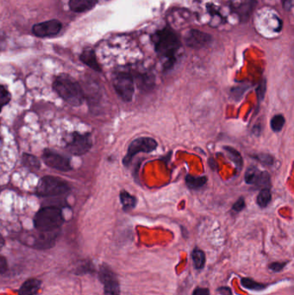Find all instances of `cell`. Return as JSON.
<instances>
[{"mask_svg":"<svg viewBox=\"0 0 294 295\" xmlns=\"http://www.w3.org/2000/svg\"><path fill=\"white\" fill-rule=\"evenodd\" d=\"M154 49L163 61L166 69L172 68L176 61L175 55L180 48L179 37L169 28L158 30L152 36Z\"/></svg>","mask_w":294,"mask_h":295,"instance_id":"cell-1","label":"cell"},{"mask_svg":"<svg viewBox=\"0 0 294 295\" xmlns=\"http://www.w3.org/2000/svg\"><path fill=\"white\" fill-rule=\"evenodd\" d=\"M54 92L72 106H80L85 98L82 87L72 76L61 74L56 76L53 83Z\"/></svg>","mask_w":294,"mask_h":295,"instance_id":"cell-2","label":"cell"},{"mask_svg":"<svg viewBox=\"0 0 294 295\" xmlns=\"http://www.w3.org/2000/svg\"><path fill=\"white\" fill-rule=\"evenodd\" d=\"M64 223V217L61 209L49 205L40 209L34 217V227L37 231L44 233L58 232Z\"/></svg>","mask_w":294,"mask_h":295,"instance_id":"cell-3","label":"cell"},{"mask_svg":"<svg viewBox=\"0 0 294 295\" xmlns=\"http://www.w3.org/2000/svg\"><path fill=\"white\" fill-rule=\"evenodd\" d=\"M69 191L70 187L66 180L57 177L46 175L43 176L37 184L36 194L42 198H48L65 195Z\"/></svg>","mask_w":294,"mask_h":295,"instance_id":"cell-4","label":"cell"},{"mask_svg":"<svg viewBox=\"0 0 294 295\" xmlns=\"http://www.w3.org/2000/svg\"><path fill=\"white\" fill-rule=\"evenodd\" d=\"M112 85L116 94L123 102L132 100L135 93V84L131 74L127 71H118L112 75Z\"/></svg>","mask_w":294,"mask_h":295,"instance_id":"cell-5","label":"cell"},{"mask_svg":"<svg viewBox=\"0 0 294 295\" xmlns=\"http://www.w3.org/2000/svg\"><path fill=\"white\" fill-rule=\"evenodd\" d=\"M158 144L154 138L141 137L136 138L129 144L126 155L122 159V164L129 167L133 158L139 153H151L156 149Z\"/></svg>","mask_w":294,"mask_h":295,"instance_id":"cell-6","label":"cell"},{"mask_svg":"<svg viewBox=\"0 0 294 295\" xmlns=\"http://www.w3.org/2000/svg\"><path fill=\"white\" fill-rule=\"evenodd\" d=\"M98 279L104 286V295H121L119 277L107 264L104 263L99 267Z\"/></svg>","mask_w":294,"mask_h":295,"instance_id":"cell-7","label":"cell"},{"mask_svg":"<svg viewBox=\"0 0 294 295\" xmlns=\"http://www.w3.org/2000/svg\"><path fill=\"white\" fill-rule=\"evenodd\" d=\"M92 147H93V140L91 137V134L74 132L71 135V138L68 142L65 148L71 155L79 156L86 154Z\"/></svg>","mask_w":294,"mask_h":295,"instance_id":"cell-8","label":"cell"},{"mask_svg":"<svg viewBox=\"0 0 294 295\" xmlns=\"http://www.w3.org/2000/svg\"><path fill=\"white\" fill-rule=\"evenodd\" d=\"M42 158L43 162L51 169L61 172H69L72 170L70 159L49 148L43 150Z\"/></svg>","mask_w":294,"mask_h":295,"instance_id":"cell-9","label":"cell"},{"mask_svg":"<svg viewBox=\"0 0 294 295\" xmlns=\"http://www.w3.org/2000/svg\"><path fill=\"white\" fill-rule=\"evenodd\" d=\"M62 25L56 19L36 24L32 27V33L37 37H51L61 31Z\"/></svg>","mask_w":294,"mask_h":295,"instance_id":"cell-10","label":"cell"},{"mask_svg":"<svg viewBox=\"0 0 294 295\" xmlns=\"http://www.w3.org/2000/svg\"><path fill=\"white\" fill-rule=\"evenodd\" d=\"M185 44L192 49H201L212 42V36L198 29H190L185 36Z\"/></svg>","mask_w":294,"mask_h":295,"instance_id":"cell-11","label":"cell"},{"mask_svg":"<svg viewBox=\"0 0 294 295\" xmlns=\"http://www.w3.org/2000/svg\"><path fill=\"white\" fill-rule=\"evenodd\" d=\"M256 5V0H233L231 9L233 10L242 21H247L251 17Z\"/></svg>","mask_w":294,"mask_h":295,"instance_id":"cell-12","label":"cell"},{"mask_svg":"<svg viewBox=\"0 0 294 295\" xmlns=\"http://www.w3.org/2000/svg\"><path fill=\"white\" fill-rule=\"evenodd\" d=\"M42 286V281L36 278L26 280L18 290V295H36Z\"/></svg>","mask_w":294,"mask_h":295,"instance_id":"cell-13","label":"cell"},{"mask_svg":"<svg viewBox=\"0 0 294 295\" xmlns=\"http://www.w3.org/2000/svg\"><path fill=\"white\" fill-rule=\"evenodd\" d=\"M79 59L84 64H86L87 67H89L90 69H93L94 71L99 73L102 71L100 65L98 62L95 52L93 49H85L80 54Z\"/></svg>","mask_w":294,"mask_h":295,"instance_id":"cell-14","label":"cell"},{"mask_svg":"<svg viewBox=\"0 0 294 295\" xmlns=\"http://www.w3.org/2000/svg\"><path fill=\"white\" fill-rule=\"evenodd\" d=\"M98 0H69V8L76 13H83L92 10Z\"/></svg>","mask_w":294,"mask_h":295,"instance_id":"cell-15","label":"cell"},{"mask_svg":"<svg viewBox=\"0 0 294 295\" xmlns=\"http://www.w3.org/2000/svg\"><path fill=\"white\" fill-rule=\"evenodd\" d=\"M120 202L122 204V210L124 212L132 211L137 206V198L129 194L125 190H122L120 193Z\"/></svg>","mask_w":294,"mask_h":295,"instance_id":"cell-16","label":"cell"},{"mask_svg":"<svg viewBox=\"0 0 294 295\" xmlns=\"http://www.w3.org/2000/svg\"><path fill=\"white\" fill-rule=\"evenodd\" d=\"M192 259L195 270H201L205 268L206 256L205 252L200 248H195L192 251Z\"/></svg>","mask_w":294,"mask_h":295,"instance_id":"cell-17","label":"cell"},{"mask_svg":"<svg viewBox=\"0 0 294 295\" xmlns=\"http://www.w3.org/2000/svg\"><path fill=\"white\" fill-rule=\"evenodd\" d=\"M207 182V178L205 176L195 177L188 174L186 177V184L187 187L192 190H197L204 187Z\"/></svg>","mask_w":294,"mask_h":295,"instance_id":"cell-18","label":"cell"},{"mask_svg":"<svg viewBox=\"0 0 294 295\" xmlns=\"http://www.w3.org/2000/svg\"><path fill=\"white\" fill-rule=\"evenodd\" d=\"M22 163L24 167L28 168L29 170H33V171L39 170L41 168V162H40L39 159L31 154L24 153L22 156Z\"/></svg>","mask_w":294,"mask_h":295,"instance_id":"cell-19","label":"cell"},{"mask_svg":"<svg viewBox=\"0 0 294 295\" xmlns=\"http://www.w3.org/2000/svg\"><path fill=\"white\" fill-rule=\"evenodd\" d=\"M241 285L243 288L249 289V290H255V291H262L268 287V285L260 283V282L254 281L251 278L247 277L241 279Z\"/></svg>","mask_w":294,"mask_h":295,"instance_id":"cell-20","label":"cell"},{"mask_svg":"<svg viewBox=\"0 0 294 295\" xmlns=\"http://www.w3.org/2000/svg\"><path fill=\"white\" fill-rule=\"evenodd\" d=\"M272 200V194L269 188H262L259 193L256 202L261 208H265Z\"/></svg>","mask_w":294,"mask_h":295,"instance_id":"cell-21","label":"cell"},{"mask_svg":"<svg viewBox=\"0 0 294 295\" xmlns=\"http://www.w3.org/2000/svg\"><path fill=\"white\" fill-rule=\"evenodd\" d=\"M223 149L225 150L227 155L229 156V158L236 164L237 169L241 170L243 168V163L244 162H243V158H242V155H241L240 153L237 151L236 148L229 147V146L223 147Z\"/></svg>","mask_w":294,"mask_h":295,"instance_id":"cell-22","label":"cell"},{"mask_svg":"<svg viewBox=\"0 0 294 295\" xmlns=\"http://www.w3.org/2000/svg\"><path fill=\"white\" fill-rule=\"evenodd\" d=\"M260 172L261 171L258 169H256V167H255V166L249 167L247 169V171H246L245 176H244L245 182L248 184V185H255V181H256L257 178H258Z\"/></svg>","mask_w":294,"mask_h":295,"instance_id":"cell-23","label":"cell"},{"mask_svg":"<svg viewBox=\"0 0 294 295\" xmlns=\"http://www.w3.org/2000/svg\"><path fill=\"white\" fill-rule=\"evenodd\" d=\"M285 123H286V119H285L283 116L280 115V114L273 116L272 119H271V122H270L271 129L274 132H280V130L283 129Z\"/></svg>","mask_w":294,"mask_h":295,"instance_id":"cell-24","label":"cell"},{"mask_svg":"<svg viewBox=\"0 0 294 295\" xmlns=\"http://www.w3.org/2000/svg\"><path fill=\"white\" fill-rule=\"evenodd\" d=\"M94 272H95V269H94V264L91 261L80 263V265L77 268V270H76V273L79 275L85 274V273H93Z\"/></svg>","mask_w":294,"mask_h":295,"instance_id":"cell-25","label":"cell"},{"mask_svg":"<svg viewBox=\"0 0 294 295\" xmlns=\"http://www.w3.org/2000/svg\"><path fill=\"white\" fill-rule=\"evenodd\" d=\"M252 157L259 161L263 165L273 166L274 163V158H273V155H269V154H257V155H253Z\"/></svg>","mask_w":294,"mask_h":295,"instance_id":"cell-26","label":"cell"},{"mask_svg":"<svg viewBox=\"0 0 294 295\" xmlns=\"http://www.w3.org/2000/svg\"><path fill=\"white\" fill-rule=\"evenodd\" d=\"M11 99V94L4 86L0 87V105L4 107L5 104H9Z\"/></svg>","mask_w":294,"mask_h":295,"instance_id":"cell-27","label":"cell"},{"mask_svg":"<svg viewBox=\"0 0 294 295\" xmlns=\"http://www.w3.org/2000/svg\"><path fill=\"white\" fill-rule=\"evenodd\" d=\"M288 262H273L271 263L269 265V270L273 271L274 273H279L281 272L285 269V267L287 266Z\"/></svg>","mask_w":294,"mask_h":295,"instance_id":"cell-28","label":"cell"},{"mask_svg":"<svg viewBox=\"0 0 294 295\" xmlns=\"http://www.w3.org/2000/svg\"><path fill=\"white\" fill-rule=\"evenodd\" d=\"M266 90H267V80L263 79L262 82L259 84L258 87H257V97L260 101L263 100L264 96H265Z\"/></svg>","mask_w":294,"mask_h":295,"instance_id":"cell-29","label":"cell"},{"mask_svg":"<svg viewBox=\"0 0 294 295\" xmlns=\"http://www.w3.org/2000/svg\"><path fill=\"white\" fill-rule=\"evenodd\" d=\"M245 200H244V198L243 197H241L240 198H238V200H237V202L234 204L233 206H232V209H233V211L235 212H237V213H240L242 212L244 208H245Z\"/></svg>","mask_w":294,"mask_h":295,"instance_id":"cell-30","label":"cell"},{"mask_svg":"<svg viewBox=\"0 0 294 295\" xmlns=\"http://www.w3.org/2000/svg\"><path fill=\"white\" fill-rule=\"evenodd\" d=\"M8 270L7 260L4 256L0 257V273L3 275Z\"/></svg>","mask_w":294,"mask_h":295,"instance_id":"cell-31","label":"cell"},{"mask_svg":"<svg viewBox=\"0 0 294 295\" xmlns=\"http://www.w3.org/2000/svg\"><path fill=\"white\" fill-rule=\"evenodd\" d=\"M193 295H210L208 288L197 287L193 292Z\"/></svg>","mask_w":294,"mask_h":295,"instance_id":"cell-32","label":"cell"},{"mask_svg":"<svg viewBox=\"0 0 294 295\" xmlns=\"http://www.w3.org/2000/svg\"><path fill=\"white\" fill-rule=\"evenodd\" d=\"M217 292L220 295H233L232 290L228 287H220V288L217 289Z\"/></svg>","mask_w":294,"mask_h":295,"instance_id":"cell-33","label":"cell"},{"mask_svg":"<svg viewBox=\"0 0 294 295\" xmlns=\"http://www.w3.org/2000/svg\"><path fill=\"white\" fill-rule=\"evenodd\" d=\"M284 7L286 10H289L294 6V0H283Z\"/></svg>","mask_w":294,"mask_h":295,"instance_id":"cell-34","label":"cell"}]
</instances>
